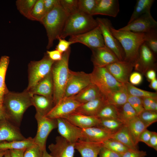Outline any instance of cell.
Wrapping results in <instances>:
<instances>
[{
  "instance_id": "cell-14",
  "label": "cell",
  "mask_w": 157,
  "mask_h": 157,
  "mask_svg": "<svg viewBox=\"0 0 157 157\" xmlns=\"http://www.w3.org/2000/svg\"><path fill=\"white\" fill-rule=\"evenodd\" d=\"M105 67L117 81L125 84L128 82L134 66L126 61L119 60L110 64Z\"/></svg>"
},
{
  "instance_id": "cell-60",
  "label": "cell",
  "mask_w": 157,
  "mask_h": 157,
  "mask_svg": "<svg viewBox=\"0 0 157 157\" xmlns=\"http://www.w3.org/2000/svg\"><path fill=\"white\" fill-rule=\"evenodd\" d=\"M7 119V117L4 110L0 107V121Z\"/></svg>"
},
{
  "instance_id": "cell-47",
  "label": "cell",
  "mask_w": 157,
  "mask_h": 157,
  "mask_svg": "<svg viewBox=\"0 0 157 157\" xmlns=\"http://www.w3.org/2000/svg\"><path fill=\"white\" fill-rule=\"evenodd\" d=\"M59 42L56 46V49L63 53L66 51L70 47V46L74 43L73 42L67 41L64 39L59 38Z\"/></svg>"
},
{
  "instance_id": "cell-43",
  "label": "cell",
  "mask_w": 157,
  "mask_h": 157,
  "mask_svg": "<svg viewBox=\"0 0 157 157\" xmlns=\"http://www.w3.org/2000/svg\"><path fill=\"white\" fill-rule=\"evenodd\" d=\"M97 0H78L79 10L85 14L92 15Z\"/></svg>"
},
{
  "instance_id": "cell-11",
  "label": "cell",
  "mask_w": 157,
  "mask_h": 157,
  "mask_svg": "<svg viewBox=\"0 0 157 157\" xmlns=\"http://www.w3.org/2000/svg\"><path fill=\"white\" fill-rule=\"evenodd\" d=\"M68 40L74 43H82L90 49L105 46L102 33L99 26L87 32L71 36Z\"/></svg>"
},
{
  "instance_id": "cell-39",
  "label": "cell",
  "mask_w": 157,
  "mask_h": 157,
  "mask_svg": "<svg viewBox=\"0 0 157 157\" xmlns=\"http://www.w3.org/2000/svg\"><path fill=\"white\" fill-rule=\"evenodd\" d=\"M102 143L103 146L120 154L131 149L118 141L111 138Z\"/></svg>"
},
{
  "instance_id": "cell-20",
  "label": "cell",
  "mask_w": 157,
  "mask_h": 157,
  "mask_svg": "<svg viewBox=\"0 0 157 157\" xmlns=\"http://www.w3.org/2000/svg\"><path fill=\"white\" fill-rule=\"evenodd\" d=\"M26 90L32 96L38 94L53 99V86L51 71L35 85Z\"/></svg>"
},
{
  "instance_id": "cell-54",
  "label": "cell",
  "mask_w": 157,
  "mask_h": 157,
  "mask_svg": "<svg viewBox=\"0 0 157 157\" xmlns=\"http://www.w3.org/2000/svg\"><path fill=\"white\" fill-rule=\"evenodd\" d=\"M148 146L157 151V133L155 132H153L152 135L149 141Z\"/></svg>"
},
{
  "instance_id": "cell-55",
  "label": "cell",
  "mask_w": 157,
  "mask_h": 157,
  "mask_svg": "<svg viewBox=\"0 0 157 157\" xmlns=\"http://www.w3.org/2000/svg\"><path fill=\"white\" fill-rule=\"evenodd\" d=\"M141 98L144 109L146 110H149L151 104L154 100L155 99L149 97H144Z\"/></svg>"
},
{
  "instance_id": "cell-19",
  "label": "cell",
  "mask_w": 157,
  "mask_h": 157,
  "mask_svg": "<svg viewBox=\"0 0 157 157\" xmlns=\"http://www.w3.org/2000/svg\"><path fill=\"white\" fill-rule=\"evenodd\" d=\"M26 138L18 126L7 119L0 121V142L22 140Z\"/></svg>"
},
{
  "instance_id": "cell-16",
  "label": "cell",
  "mask_w": 157,
  "mask_h": 157,
  "mask_svg": "<svg viewBox=\"0 0 157 157\" xmlns=\"http://www.w3.org/2000/svg\"><path fill=\"white\" fill-rule=\"evenodd\" d=\"M156 56L144 42L141 46L138 60L134 66L135 69L145 74L156 67Z\"/></svg>"
},
{
  "instance_id": "cell-46",
  "label": "cell",
  "mask_w": 157,
  "mask_h": 157,
  "mask_svg": "<svg viewBox=\"0 0 157 157\" xmlns=\"http://www.w3.org/2000/svg\"><path fill=\"white\" fill-rule=\"evenodd\" d=\"M43 151L35 144L26 149L23 157H42Z\"/></svg>"
},
{
  "instance_id": "cell-27",
  "label": "cell",
  "mask_w": 157,
  "mask_h": 157,
  "mask_svg": "<svg viewBox=\"0 0 157 157\" xmlns=\"http://www.w3.org/2000/svg\"><path fill=\"white\" fill-rule=\"evenodd\" d=\"M32 106L35 108L36 113L41 116H46L54 106L53 99L45 96L34 94L31 97Z\"/></svg>"
},
{
  "instance_id": "cell-26",
  "label": "cell",
  "mask_w": 157,
  "mask_h": 157,
  "mask_svg": "<svg viewBox=\"0 0 157 157\" xmlns=\"http://www.w3.org/2000/svg\"><path fill=\"white\" fill-rule=\"evenodd\" d=\"M103 96L98 88L91 83L73 97L75 100L83 104Z\"/></svg>"
},
{
  "instance_id": "cell-17",
  "label": "cell",
  "mask_w": 157,
  "mask_h": 157,
  "mask_svg": "<svg viewBox=\"0 0 157 157\" xmlns=\"http://www.w3.org/2000/svg\"><path fill=\"white\" fill-rule=\"evenodd\" d=\"M55 143L48 146L50 154L53 157H74L75 144L72 143L60 135L56 138Z\"/></svg>"
},
{
  "instance_id": "cell-50",
  "label": "cell",
  "mask_w": 157,
  "mask_h": 157,
  "mask_svg": "<svg viewBox=\"0 0 157 157\" xmlns=\"http://www.w3.org/2000/svg\"><path fill=\"white\" fill-rule=\"evenodd\" d=\"M130 83L134 85H138L142 82L143 77L141 74L138 72H135L131 73L129 76Z\"/></svg>"
},
{
  "instance_id": "cell-64",
  "label": "cell",
  "mask_w": 157,
  "mask_h": 157,
  "mask_svg": "<svg viewBox=\"0 0 157 157\" xmlns=\"http://www.w3.org/2000/svg\"><path fill=\"white\" fill-rule=\"evenodd\" d=\"M5 151L0 152V157H4Z\"/></svg>"
},
{
  "instance_id": "cell-59",
  "label": "cell",
  "mask_w": 157,
  "mask_h": 157,
  "mask_svg": "<svg viewBox=\"0 0 157 157\" xmlns=\"http://www.w3.org/2000/svg\"><path fill=\"white\" fill-rule=\"evenodd\" d=\"M149 110L157 111V99L154 100L151 104Z\"/></svg>"
},
{
  "instance_id": "cell-45",
  "label": "cell",
  "mask_w": 157,
  "mask_h": 157,
  "mask_svg": "<svg viewBox=\"0 0 157 157\" xmlns=\"http://www.w3.org/2000/svg\"><path fill=\"white\" fill-rule=\"evenodd\" d=\"M127 102L135 110L138 115L145 110L143 105L141 98L128 94Z\"/></svg>"
},
{
  "instance_id": "cell-40",
  "label": "cell",
  "mask_w": 157,
  "mask_h": 157,
  "mask_svg": "<svg viewBox=\"0 0 157 157\" xmlns=\"http://www.w3.org/2000/svg\"><path fill=\"white\" fill-rule=\"evenodd\" d=\"M37 0H17L16 2L17 8L20 13L28 19Z\"/></svg>"
},
{
  "instance_id": "cell-30",
  "label": "cell",
  "mask_w": 157,
  "mask_h": 157,
  "mask_svg": "<svg viewBox=\"0 0 157 157\" xmlns=\"http://www.w3.org/2000/svg\"><path fill=\"white\" fill-rule=\"evenodd\" d=\"M111 138L117 140L130 149L138 150L134 144L127 125L124 124L118 131L112 135Z\"/></svg>"
},
{
  "instance_id": "cell-57",
  "label": "cell",
  "mask_w": 157,
  "mask_h": 157,
  "mask_svg": "<svg viewBox=\"0 0 157 157\" xmlns=\"http://www.w3.org/2000/svg\"><path fill=\"white\" fill-rule=\"evenodd\" d=\"M145 73L147 79L150 81L156 78V74L154 68L149 69Z\"/></svg>"
},
{
  "instance_id": "cell-62",
  "label": "cell",
  "mask_w": 157,
  "mask_h": 157,
  "mask_svg": "<svg viewBox=\"0 0 157 157\" xmlns=\"http://www.w3.org/2000/svg\"><path fill=\"white\" fill-rule=\"evenodd\" d=\"M4 157H11L9 150H7L6 151Z\"/></svg>"
},
{
  "instance_id": "cell-42",
  "label": "cell",
  "mask_w": 157,
  "mask_h": 157,
  "mask_svg": "<svg viewBox=\"0 0 157 157\" xmlns=\"http://www.w3.org/2000/svg\"><path fill=\"white\" fill-rule=\"evenodd\" d=\"M138 116L148 126L157 121V112L156 111L144 110Z\"/></svg>"
},
{
  "instance_id": "cell-12",
  "label": "cell",
  "mask_w": 157,
  "mask_h": 157,
  "mask_svg": "<svg viewBox=\"0 0 157 157\" xmlns=\"http://www.w3.org/2000/svg\"><path fill=\"white\" fill-rule=\"evenodd\" d=\"M157 22L151 13L144 14L119 29L136 33H146L156 29Z\"/></svg>"
},
{
  "instance_id": "cell-48",
  "label": "cell",
  "mask_w": 157,
  "mask_h": 157,
  "mask_svg": "<svg viewBox=\"0 0 157 157\" xmlns=\"http://www.w3.org/2000/svg\"><path fill=\"white\" fill-rule=\"evenodd\" d=\"M147 155L145 151L131 149L121 154L120 157H145Z\"/></svg>"
},
{
  "instance_id": "cell-35",
  "label": "cell",
  "mask_w": 157,
  "mask_h": 157,
  "mask_svg": "<svg viewBox=\"0 0 157 157\" xmlns=\"http://www.w3.org/2000/svg\"><path fill=\"white\" fill-rule=\"evenodd\" d=\"M124 124L118 119H100L99 123L97 126L100 127L113 134L118 131Z\"/></svg>"
},
{
  "instance_id": "cell-23",
  "label": "cell",
  "mask_w": 157,
  "mask_h": 157,
  "mask_svg": "<svg viewBox=\"0 0 157 157\" xmlns=\"http://www.w3.org/2000/svg\"><path fill=\"white\" fill-rule=\"evenodd\" d=\"M79 140L93 142H103L111 138L112 134L99 126H93L82 129Z\"/></svg>"
},
{
  "instance_id": "cell-21",
  "label": "cell",
  "mask_w": 157,
  "mask_h": 157,
  "mask_svg": "<svg viewBox=\"0 0 157 157\" xmlns=\"http://www.w3.org/2000/svg\"><path fill=\"white\" fill-rule=\"evenodd\" d=\"M81 129L97 126L100 119L95 116L87 115L74 112L63 118Z\"/></svg>"
},
{
  "instance_id": "cell-34",
  "label": "cell",
  "mask_w": 157,
  "mask_h": 157,
  "mask_svg": "<svg viewBox=\"0 0 157 157\" xmlns=\"http://www.w3.org/2000/svg\"><path fill=\"white\" fill-rule=\"evenodd\" d=\"M116 108L117 110L118 119L124 124H126L133 118L138 116L135 110L128 102Z\"/></svg>"
},
{
  "instance_id": "cell-29",
  "label": "cell",
  "mask_w": 157,
  "mask_h": 157,
  "mask_svg": "<svg viewBox=\"0 0 157 157\" xmlns=\"http://www.w3.org/2000/svg\"><path fill=\"white\" fill-rule=\"evenodd\" d=\"M35 144L34 138L31 137L22 140L3 142H0V152L12 149H26Z\"/></svg>"
},
{
  "instance_id": "cell-37",
  "label": "cell",
  "mask_w": 157,
  "mask_h": 157,
  "mask_svg": "<svg viewBox=\"0 0 157 157\" xmlns=\"http://www.w3.org/2000/svg\"><path fill=\"white\" fill-rule=\"evenodd\" d=\"M46 14L44 7V0H37L28 19L41 23Z\"/></svg>"
},
{
  "instance_id": "cell-52",
  "label": "cell",
  "mask_w": 157,
  "mask_h": 157,
  "mask_svg": "<svg viewBox=\"0 0 157 157\" xmlns=\"http://www.w3.org/2000/svg\"><path fill=\"white\" fill-rule=\"evenodd\" d=\"M152 133L153 131H149L147 129L145 130L140 135L138 138V142H142L147 145Z\"/></svg>"
},
{
  "instance_id": "cell-56",
  "label": "cell",
  "mask_w": 157,
  "mask_h": 157,
  "mask_svg": "<svg viewBox=\"0 0 157 157\" xmlns=\"http://www.w3.org/2000/svg\"><path fill=\"white\" fill-rule=\"evenodd\" d=\"M26 149H12L9 150L11 157H23Z\"/></svg>"
},
{
  "instance_id": "cell-41",
  "label": "cell",
  "mask_w": 157,
  "mask_h": 157,
  "mask_svg": "<svg viewBox=\"0 0 157 157\" xmlns=\"http://www.w3.org/2000/svg\"><path fill=\"white\" fill-rule=\"evenodd\" d=\"M145 43L148 48L156 56L157 53V29L145 33Z\"/></svg>"
},
{
  "instance_id": "cell-7",
  "label": "cell",
  "mask_w": 157,
  "mask_h": 157,
  "mask_svg": "<svg viewBox=\"0 0 157 157\" xmlns=\"http://www.w3.org/2000/svg\"><path fill=\"white\" fill-rule=\"evenodd\" d=\"M55 61L47 54L39 61H31L28 65V84L26 89L28 90L35 85L51 71Z\"/></svg>"
},
{
  "instance_id": "cell-15",
  "label": "cell",
  "mask_w": 157,
  "mask_h": 157,
  "mask_svg": "<svg viewBox=\"0 0 157 157\" xmlns=\"http://www.w3.org/2000/svg\"><path fill=\"white\" fill-rule=\"evenodd\" d=\"M91 60L94 66L103 67L120 60L114 52L104 46L91 49Z\"/></svg>"
},
{
  "instance_id": "cell-63",
  "label": "cell",
  "mask_w": 157,
  "mask_h": 157,
  "mask_svg": "<svg viewBox=\"0 0 157 157\" xmlns=\"http://www.w3.org/2000/svg\"><path fill=\"white\" fill-rule=\"evenodd\" d=\"M3 100L0 96V107L3 110Z\"/></svg>"
},
{
  "instance_id": "cell-49",
  "label": "cell",
  "mask_w": 157,
  "mask_h": 157,
  "mask_svg": "<svg viewBox=\"0 0 157 157\" xmlns=\"http://www.w3.org/2000/svg\"><path fill=\"white\" fill-rule=\"evenodd\" d=\"M121 154L103 146L99 151L98 157H120Z\"/></svg>"
},
{
  "instance_id": "cell-24",
  "label": "cell",
  "mask_w": 157,
  "mask_h": 157,
  "mask_svg": "<svg viewBox=\"0 0 157 157\" xmlns=\"http://www.w3.org/2000/svg\"><path fill=\"white\" fill-rule=\"evenodd\" d=\"M102 142H93L79 140L75 143V149L81 157H98Z\"/></svg>"
},
{
  "instance_id": "cell-31",
  "label": "cell",
  "mask_w": 157,
  "mask_h": 157,
  "mask_svg": "<svg viewBox=\"0 0 157 157\" xmlns=\"http://www.w3.org/2000/svg\"><path fill=\"white\" fill-rule=\"evenodd\" d=\"M128 96V94L124 85L122 88L110 93L106 98L108 104L118 107L127 102Z\"/></svg>"
},
{
  "instance_id": "cell-58",
  "label": "cell",
  "mask_w": 157,
  "mask_h": 157,
  "mask_svg": "<svg viewBox=\"0 0 157 157\" xmlns=\"http://www.w3.org/2000/svg\"><path fill=\"white\" fill-rule=\"evenodd\" d=\"M149 87L155 90H157V80L156 78L151 81L149 85Z\"/></svg>"
},
{
  "instance_id": "cell-18",
  "label": "cell",
  "mask_w": 157,
  "mask_h": 157,
  "mask_svg": "<svg viewBox=\"0 0 157 157\" xmlns=\"http://www.w3.org/2000/svg\"><path fill=\"white\" fill-rule=\"evenodd\" d=\"M56 119L58 131L60 136L73 144H75L80 139L82 129L64 118H59Z\"/></svg>"
},
{
  "instance_id": "cell-6",
  "label": "cell",
  "mask_w": 157,
  "mask_h": 157,
  "mask_svg": "<svg viewBox=\"0 0 157 157\" xmlns=\"http://www.w3.org/2000/svg\"><path fill=\"white\" fill-rule=\"evenodd\" d=\"M90 74L91 83L98 88L105 97L110 93L122 88L125 85L117 81L105 67L94 66Z\"/></svg>"
},
{
  "instance_id": "cell-5",
  "label": "cell",
  "mask_w": 157,
  "mask_h": 157,
  "mask_svg": "<svg viewBox=\"0 0 157 157\" xmlns=\"http://www.w3.org/2000/svg\"><path fill=\"white\" fill-rule=\"evenodd\" d=\"M98 26L92 16L79 10L68 16L59 38L81 34L89 31Z\"/></svg>"
},
{
  "instance_id": "cell-10",
  "label": "cell",
  "mask_w": 157,
  "mask_h": 157,
  "mask_svg": "<svg viewBox=\"0 0 157 157\" xmlns=\"http://www.w3.org/2000/svg\"><path fill=\"white\" fill-rule=\"evenodd\" d=\"M91 83L90 74L81 71L74 72L70 70L64 97L76 95Z\"/></svg>"
},
{
  "instance_id": "cell-28",
  "label": "cell",
  "mask_w": 157,
  "mask_h": 157,
  "mask_svg": "<svg viewBox=\"0 0 157 157\" xmlns=\"http://www.w3.org/2000/svg\"><path fill=\"white\" fill-rule=\"evenodd\" d=\"M126 124L134 144L137 146L140 135L148 126L144 124L138 116L130 120Z\"/></svg>"
},
{
  "instance_id": "cell-22",
  "label": "cell",
  "mask_w": 157,
  "mask_h": 157,
  "mask_svg": "<svg viewBox=\"0 0 157 157\" xmlns=\"http://www.w3.org/2000/svg\"><path fill=\"white\" fill-rule=\"evenodd\" d=\"M119 11V2L117 0H97L92 15H100L115 17Z\"/></svg>"
},
{
  "instance_id": "cell-13",
  "label": "cell",
  "mask_w": 157,
  "mask_h": 157,
  "mask_svg": "<svg viewBox=\"0 0 157 157\" xmlns=\"http://www.w3.org/2000/svg\"><path fill=\"white\" fill-rule=\"evenodd\" d=\"M81 104L75 100L73 96L64 97L45 116L52 119L63 118L74 112Z\"/></svg>"
},
{
  "instance_id": "cell-2",
  "label": "cell",
  "mask_w": 157,
  "mask_h": 157,
  "mask_svg": "<svg viewBox=\"0 0 157 157\" xmlns=\"http://www.w3.org/2000/svg\"><path fill=\"white\" fill-rule=\"evenodd\" d=\"M110 29L124 50V60L131 63L134 66L138 59L140 47L145 40V33L117 30L113 26Z\"/></svg>"
},
{
  "instance_id": "cell-4",
  "label": "cell",
  "mask_w": 157,
  "mask_h": 157,
  "mask_svg": "<svg viewBox=\"0 0 157 157\" xmlns=\"http://www.w3.org/2000/svg\"><path fill=\"white\" fill-rule=\"evenodd\" d=\"M68 16L60 3L47 13L43 19L41 23L46 31L47 49L51 47L54 40L60 37Z\"/></svg>"
},
{
  "instance_id": "cell-3",
  "label": "cell",
  "mask_w": 157,
  "mask_h": 157,
  "mask_svg": "<svg viewBox=\"0 0 157 157\" xmlns=\"http://www.w3.org/2000/svg\"><path fill=\"white\" fill-rule=\"evenodd\" d=\"M70 47L63 53L62 59L55 61L51 70L53 86V101L54 105L57 104L63 97L68 78L70 69L68 67Z\"/></svg>"
},
{
  "instance_id": "cell-1",
  "label": "cell",
  "mask_w": 157,
  "mask_h": 157,
  "mask_svg": "<svg viewBox=\"0 0 157 157\" xmlns=\"http://www.w3.org/2000/svg\"><path fill=\"white\" fill-rule=\"evenodd\" d=\"M31 96L25 89L20 93L8 91L4 96L3 106L7 119L18 126L26 110L32 106Z\"/></svg>"
},
{
  "instance_id": "cell-33",
  "label": "cell",
  "mask_w": 157,
  "mask_h": 157,
  "mask_svg": "<svg viewBox=\"0 0 157 157\" xmlns=\"http://www.w3.org/2000/svg\"><path fill=\"white\" fill-rule=\"evenodd\" d=\"M9 61V57L8 56H2L0 59V96L3 100L4 95L9 91L5 79Z\"/></svg>"
},
{
  "instance_id": "cell-36",
  "label": "cell",
  "mask_w": 157,
  "mask_h": 157,
  "mask_svg": "<svg viewBox=\"0 0 157 157\" xmlns=\"http://www.w3.org/2000/svg\"><path fill=\"white\" fill-rule=\"evenodd\" d=\"M124 84L129 95L141 98L149 97L157 99V92L148 91L138 88L129 82Z\"/></svg>"
},
{
  "instance_id": "cell-9",
  "label": "cell",
  "mask_w": 157,
  "mask_h": 157,
  "mask_svg": "<svg viewBox=\"0 0 157 157\" xmlns=\"http://www.w3.org/2000/svg\"><path fill=\"white\" fill-rule=\"evenodd\" d=\"M35 117L38 124L37 133L34 138L35 144L42 150L46 149L47 138L51 132L57 127L56 119L35 114Z\"/></svg>"
},
{
  "instance_id": "cell-32",
  "label": "cell",
  "mask_w": 157,
  "mask_h": 157,
  "mask_svg": "<svg viewBox=\"0 0 157 157\" xmlns=\"http://www.w3.org/2000/svg\"><path fill=\"white\" fill-rule=\"evenodd\" d=\"M154 1V0H137L133 12L128 24L144 14L150 13L151 8Z\"/></svg>"
},
{
  "instance_id": "cell-44",
  "label": "cell",
  "mask_w": 157,
  "mask_h": 157,
  "mask_svg": "<svg viewBox=\"0 0 157 157\" xmlns=\"http://www.w3.org/2000/svg\"><path fill=\"white\" fill-rule=\"evenodd\" d=\"M60 4L68 15L79 10L78 0H60Z\"/></svg>"
},
{
  "instance_id": "cell-53",
  "label": "cell",
  "mask_w": 157,
  "mask_h": 157,
  "mask_svg": "<svg viewBox=\"0 0 157 157\" xmlns=\"http://www.w3.org/2000/svg\"><path fill=\"white\" fill-rule=\"evenodd\" d=\"M46 54L52 60L56 61L60 60L62 58L63 53L56 50L47 51Z\"/></svg>"
},
{
  "instance_id": "cell-61",
  "label": "cell",
  "mask_w": 157,
  "mask_h": 157,
  "mask_svg": "<svg viewBox=\"0 0 157 157\" xmlns=\"http://www.w3.org/2000/svg\"><path fill=\"white\" fill-rule=\"evenodd\" d=\"M42 157H53L47 151L46 149L43 151Z\"/></svg>"
},
{
  "instance_id": "cell-38",
  "label": "cell",
  "mask_w": 157,
  "mask_h": 157,
  "mask_svg": "<svg viewBox=\"0 0 157 157\" xmlns=\"http://www.w3.org/2000/svg\"><path fill=\"white\" fill-rule=\"evenodd\" d=\"M95 116L100 119H118L117 108L112 105L106 104L102 108Z\"/></svg>"
},
{
  "instance_id": "cell-51",
  "label": "cell",
  "mask_w": 157,
  "mask_h": 157,
  "mask_svg": "<svg viewBox=\"0 0 157 157\" xmlns=\"http://www.w3.org/2000/svg\"><path fill=\"white\" fill-rule=\"evenodd\" d=\"M60 3V0H44V7L46 13L50 12Z\"/></svg>"
},
{
  "instance_id": "cell-8",
  "label": "cell",
  "mask_w": 157,
  "mask_h": 157,
  "mask_svg": "<svg viewBox=\"0 0 157 157\" xmlns=\"http://www.w3.org/2000/svg\"><path fill=\"white\" fill-rule=\"evenodd\" d=\"M96 19L101 31L105 46L113 51L120 60H124V50L111 31L110 28L112 25L110 20L100 17H97Z\"/></svg>"
},
{
  "instance_id": "cell-25",
  "label": "cell",
  "mask_w": 157,
  "mask_h": 157,
  "mask_svg": "<svg viewBox=\"0 0 157 157\" xmlns=\"http://www.w3.org/2000/svg\"><path fill=\"white\" fill-rule=\"evenodd\" d=\"M108 104L104 96L81 104L74 112L90 116H96L105 105Z\"/></svg>"
}]
</instances>
